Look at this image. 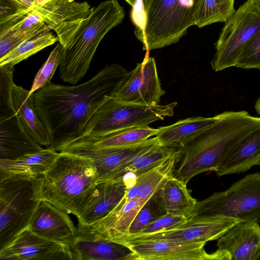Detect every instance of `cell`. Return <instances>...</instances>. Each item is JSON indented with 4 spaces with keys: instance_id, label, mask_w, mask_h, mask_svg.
Instances as JSON below:
<instances>
[{
    "instance_id": "1",
    "label": "cell",
    "mask_w": 260,
    "mask_h": 260,
    "mask_svg": "<svg viewBox=\"0 0 260 260\" xmlns=\"http://www.w3.org/2000/svg\"><path fill=\"white\" fill-rule=\"evenodd\" d=\"M128 72L121 66H106L83 83L62 85L50 83L32 93L40 119L55 151L80 137L89 120L126 80Z\"/></svg>"
},
{
    "instance_id": "2",
    "label": "cell",
    "mask_w": 260,
    "mask_h": 260,
    "mask_svg": "<svg viewBox=\"0 0 260 260\" xmlns=\"http://www.w3.org/2000/svg\"><path fill=\"white\" fill-rule=\"evenodd\" d=\"M260 127V117L247 111H225L214 124L189 138L178 149L173 176L184 184L193 177L215 171L225 155Z\"/></svg>"
},
{
    "instance_id": "3",
    "label": "cell",
    "mask_w": 260,
    "mask_h": 260,
    "mask_svg": "<svg viewBox=\"0 0 260 260\" xmlns=\"http://www.w3.org/2000/svg\"><path fill=\"white\" fill-rule=\"evenodd\" d=\"M59 152L43 175L42 199L77 216L99 181L96 168L89 158Z\"/></svg>"
},
{
    "instance_id": "4",
    "label": "cell",
    "mask_w": 260,
    "mask_h": 260,
    "mask_svg": "<svg viewBox=\"0 0 260 260\" xmlns=\"http://www.w3.org/2000/svg\"><path fill=\"white\" fill-rule=\"evenodd\" d=\"M125 11L117 0H108L91 8L69 46L59 65L61 79L76 85L88 71L96 50L106 34L123 20Z\"/></svg>"
},
{
    "instance_id": "5",
    "label": "cell",
    "mask_w": 260,
    "mask_h": 260,
    "mask_svg": "<svg viewBox=\"0 0 260 260\" xmlns=\"http://www.w3.org/2000/svg\"><path fill=\"white\" fill-rule=\"evenodd\" d=\"M43 175L0 173V249L28 228L42 200Z\"/></svg>"
},
{
    "instance_id": "6",
    "label": "cell",
    "mask_w": 260,
    "mask_h": 260,
    "mask_svg": "<svg viewBox=\"0 0 260 260\" xmlns=\"http://www.w3.org/2000/svg\"><path fill=\"white\" fill-rule=\"evenodd\" d=\"M201 0H149L143 49L151 50L176 43L196 25Z\"/></svg>"
},
{
    "instance_id": "7",
    "label": "cell",
    "mask_w": 260,
    "mask_h": 260,
    "mask_svg": "<svg viewBox=\"0 0 260 260\" xmlns=\"http://www.w3.org/2000/svg\"><path fill=\"white\" fill-rule=\"evenodd\" d=\"M226 217L242 221L260 220V173L247 175L227 189L197 202L191 216L200 220Z\"/></svg>"
},
{
    "instance_id": "8",
    "label": "cell",
    "mask_w": 260,
    "mask_h": 260,
    "mask_svg": "<svg viewBox=\"0 0 260 260\" xmlns=\"http://www.w3.org/2000/svg\"><path fill=\"white\" fill-rule=\"evenodd\" d=\"M177 105L175 102L165 105L149 106L122 102L112 97L89 120L81 136L149 126L154 121L173 116Z\"/></svg>"
},
{
    "instance_id": "9",
    "label": "cell",
    "mask_w": 260,
    "mask_h": 260,
    "mask_svg": "<svg viewBox=\"0 0 260 260\" xmlns=\"http://www.w3.org/2000/svg\"><path fill=\"white\" fill-rule=\"evenodd\" d=\"M260 29V5L247 0L225 22L210 62L215 72L235 67L242 50Z\"/></svg>"
},
{
    "instance_id": "10",
    "label": "cell",
    "mask_w": 260,
    "mask_h": 260,
    "mask_svg": "<svg viewBox=\"0 0 260 260\" xmlns=\"http://www.w3.org/2000/svg\"><path fill=\"white\" fill-rule=\"evenodd\" d=\"M237 218L222 217L200 220L187 219L183 223L161 232L145 234H127L116 242L120 244L142 241L169 240L189 243H207L218 240L237 223Z\"/></svg>"
},
{
    "instance_id": "11",
    "label": "cell",
    "mask_w": 260,
    "mask_h": 260,
    "mask_svg": "<svg viewBox=\"0 0 260 260\" xmlns=\"http://www.w3.org/2000/svg\"><path fill=\"white\" fill-rule=\"evenodd\" d=\"M133 251L135 260H232L226 251L217 249L207 253L206 243H189L169 240L125 243Z\"/></svg>"
},
{
    "instance_id": "12",
    "label": "cell",
    "mask_w": 260,
    "mask_h": 260,
    "mask_svg": "<svg viewBox=\"0 0 260 260\" xmlns=\"http://www.w3.org/2000/svg\"><path fill=\"white\" fill-rule=\"evenodd\" d=\"M1 260H74L69 244L39 236L28 228L0 249Z\"/></svg>"
},
{
    "instance_id": "13",
    "label": "cell",
    "mask_w": 260,
    "mask_h": 260,
    "mask_svg": "<svg viewBox=\"0 0 260 260\" xmlns=\"http://www.w3.org/2000/svg\"><path fill=\"white\" fill-rule=\"evenodd\" d=\"M165 93L154 58L145 56L142 62L128 72L124 82L113 97L122 102L155 106Z\"/></svg>"
},
{
    "instance_id": "14",
    "label": "cell",
    "mask_w": 260,
    "mask_h": 260,
    "mask_svg": "<svg viewBox=\"0 0 260 260\" xmlns=\"http://www.w3.org/2000/svg\"><path fill=\"white\" fill-rule=\"evenodd\" d=\"M31 8L41 14L45 24L56 32L58 42L66 48L92 8L86 2L51 0Z\"/></svg>"
},
{
    "instance_id": "15",
    "label": "cell",
    "mask_w": 260,
    "mask_h": 260,
    "mask_svg": "<svg viewBox=\"0 0 260 260\" xmlns=\"http://www.w3.org/2000/svg\"><path fill=\"white\" fill-rule=\"evenodd\" d=\"M157 138L134 145L99 148L64 147L58 152L71 153L90 158L96 168L99 181L112 180L118 169L137 155L159 144Z\"/></svg>"
},
{
    "instance_id": "16",
    "label": "cell",
    "mask_w": 260,
    "mask_h": 260,
    "mask_svg": "<svg viewBox=\"0 0 260 260\" xmlns=\"http://www.w3.org/2000/svg\"><path fill=\"white\" fill-rule=\"evenodd\" d=\"M127 187L124 177L98 181L76 216L78 227L90 225L105 217L124 198Z\"/></svg>"
},
{
    "instance_id": "17",
    "label": "cell",
    "mask_w": 260,
    "mask_h": 260,
    "mask_svg": "<svg viewBox=\"0 0 260 260\" xmlns=\"http://www.w3.org/2000/svg\"><path fill=\"white\" fill-rule=\"evenodd\" d=\"M151 200L136 198L126 202L124 197L105 217L90 225L81 228L94 238L116 242L129 234L130 225L137 213Z\"/></svg>"
},
{
    "instance_id": "18",
    "label": "cell",
    "mask_w": 260,
    "mask_h": 260,
    "mask_svg": "<svg viewBox=\"0 0 260 260\" xmlns=\"http://www.w3.org/2000/svg\"><path fill=\"white\" fill-rule=\"evenodd\" d=\"M28 228L39 236L69 245L78 233V228L68 213L44 200L41 202Z\"/></svg>"
},
{
    "instance_id": "19",
    "label": "cell",
    "mask_w": 260,
    "mask_h": 260,
    "mask_svg": "<svg viewBox=\"0 0 260 260\" xmlns=\"http://www.w3.org/2000/svg\"><path fill=\"white\" fill-rule=\"evenodd\" d=\"M217 246L228 252L232 259L260 260L258 220L237 223L217 240Z\"/></svg>"
},
{
    "instance_id": "20",
    "label": "cell",
    "mask_w": 260,
    "mask_h": 260,
    "mask_svg": "<svg viewBox=\"0 0 260 260\" xmlns=\"http://www.w3.org/2000/svg\"><path fill=\"white\" fill-rule=\"evenodd\" d=\"M74 260H135L134 253L124 244L94 238L83 228L70 245Z\"/></svg>"
},
{
    "instance_id": "21",
    "label": "cell",
    "mask_w": 260,
    "mask_h": 260,
    "mask_svg": "<svg viewBox=\"0 0 260 260\" xmlns=\"http://www.w3.org/2000/svg\"><path fill=\"white\" fill-rule=\"evenodd\" d=\"M43 149L26 132L17 114L0 118V159H14Z\"/></svg>"
},
{
    "instance_id": "22",
    "label": "cell",
    "mask_w": 260,
    "mask_h": 260,
    "mask_svg": "<svg viewBox=\"0 0 260 260\" xmlns=\"http://www.w3.org/2000/svg\"><path fill=\"white\" fill-rule=\"evenodd\" d=\"M158 128L149 126L134 127L103 134L83 135L60 147L99 148L131 145L142 142L156 136Z\"/></svg>"
},
{
    "instance_id": "23",
    "label": "cell",
    "mask_w": 260,
    "mask_h": 260,
    "mask_svg": "<svg viewBox=\"0 0 260 260\" xmlns=\"http://www.w3.org/2000/svg\"><path fill=\"white\" fill-rule=\"evenodd\" d=\"M260 166V127L235 146L215 171L218 177L246 172Z\"/></svg>"
},
{
    "instance_id": "24",
    "label": "cell",
    "mask_w": 260,
    "mask_h": 260,
    "mask_svg": "<svg viewBox=\"0 0 260 260\" xmlns=\"http://www.w3.org/2000/svg\"><path fill=\"white\" fill-rule=\"evenodd\" d=\"M13 102L18 118L26 132L41 146L49 147L51 141L46 126L39 117L32 94L15 83Z\"/></svg>"
},
{
    "instance_id": "25",
    "label": "cell",
    "mask_w": 260,
    "mask_h": 260,
    "mask_svg": "<svg viewBox=\"0 0 260 260\" xmlns=\"http://www.w3.org/2000/svg\"><path fill=\"white\" fill-rule=\"evenodd\" d=\"M154 198L165 214L187 219L191 216L198 202L191 196L186 184L173 176L167 180Z\"/></svg>"
},
{
    "instance_id": "26",
    "label": "cell",
    "mask_w": 260,
    "mask_h": 260,
    "mask_svg": "<svg viewBox=\"0 0 260 260\" xmlns=\"http://www.w3.org/2000/svg\"><path fill=\"white\" fill-rule=\"evenodd\" d=\"M221 117V113L211 117L197 116L179 120L159 128L155 136L161 146L180 147L189 138L211 126Z\"/></svg>"
},
{
    "instance_id": "27",
    "label": "cell",
    "mask_w": 260,
    "mask_h": 260,
    "mask_svg": "<svg viewBox=\"0 0 260 260\" xmlns=\"http://www.w3.org/2000/svg\"><path fill=\"white\" fill-rule=\"evenodd\" d=\"M59 153L49 147L14 159H0V173L42 175L51 167Z\"/></svg>"
},
{
    "instance_id": "28",
    "label": "cell",
    "mask_w": 260,
    "mask_h": 260,
    "mask_svg": "<svg viewBox=\"0 0 260 260\" xmlns=\"http://www.w3.org/2000/svg\"><path fill=\"white\" fill-rule=\"evenodd\" d=\"M51 30L45 24L38 31L1 58L0 67H14L22 60L58 41V37L53 34Z\"/></svg>"
},
{
    "instance_id": "29",
    "label": "cell",
    "mask_w": 260,
    "mask_h": 260,
    "mask_svg": "<svg viewBox=\"0 0 260 260\" xmlns=\"http://www.w3.org/2000/svg\"><path fill=\"white\" fill-rule=\"evenodd\" d=\"M178 151L170 158L136 176L134 184L139 190L138 198L152 199L167 180L173 176Z\"/></svg>"
},
{
    "instance_id": "30",
    "label": "cell",
    "mask_w": 260,
    "mask_h": 260,
    "mask_svg": "<svg viewBox=\"0 0 260 260\" xmlns=\"http://www.w3.org/2000/svg\"><path fill=\"white\" fill-rule=\"evenodd\" d=\"M173 147L161 146L159 143L143 151L121 166L113 180L124 177L127 173L136 176L159 165L175 154Z\"/></svg>"
},
{
    "instance_id": "31",
    "label": "cell",
    "mask_w": 260,
    "mask_h": 260,
    "mask_svg": "<svg viewBox=\"0 0 260 260\" xmlns=\"http://www.w3.org/2000/svg\"><path fill=\"white\" fill-rule=\"evenodd\" d=\"M235 0H201L196 15L198 27L225 22L235 11Z\"/></svg>"
},
{
    "instance_id": "32",
    "label": "cell",
    "mask_w": 260,
    "mask_h": 260,
    "mask_svg": "<svg viewBox=\"0 0 260 260\" xmlns=\"http://www.w3.org/2000/svg\"><path fill=\"white\" fill-rule=\"evenodd\" d=\"M14 71V67H0V118L17 114L13 102Z\"/></svg>"
},
{
    "instance_id": "33",
    "label": "cell",
    "mask_w": 260,
    "mask_h": 260,
    "mask_svg": "<svg viewBox=\"0 0 260 260\" xmlns=\"http://www.w3.org/2000/svg\"><path fill=\"white\" fill-rule=\"evenodd\" d=\"M63 52V47L59 42L37 73L29 90V94H32L38 89L50 83L57 68L60 65Z\"/></svg>"
},
{
    "instance_id": "34",
    "label": "cell",
    "mask_w": 260,
    "mask_h": 260,
    "mask_svg": "<svg viewBox=\"0 0 260 260\" xmlns=\"http://www.w3.org/2000/svg\"><path fill=\"white\" fill-rule=\"evenodd\" d=\"M235 67L260 70V29L244 47Z\"/></svg>"
},
{
    "instance_id": "35",
    "label": "cell",
    "mask_w": 260,
    "mask_h": 260,
    "mask_svg": "<svg viewBox=\"0 0 260 260\" xmlns=\"http://www.w3.org/2000/svg\"><path fill=\"white\" fill-rule=\"evenodd\" d=\"M131 7V19L135 26V35L143 44L149 0H124Z\"/></svg>"
},
{
    "instance_id": "36",
    "label": "cell",
    "mask_w": 260,
    "mask_h": 260,
    "mask_svg": "<svg viewBox=\"0 0 260 260\" xmlns=\"http://www.w3.org/2000/svg\"><path fill=\"white\" fill-rule=\"evenodd\" d=\"M187 219L182 216L164 214L147 225L138 233L135 234L145 235L167 230L183 223Z\"/></svg>"
},
{
    "instance_id": "37",
    "label": "cell",
    "mask_w": 260,
    "mask_h": 260,
    "mask_svg": "<svg viewBox=\"0 0 260 260\" xmlns=\"http://www.w3.org/2000/svg\"><path fill=\"white\" fill-rule=\"evenodd\" d=\"M151 200L146 203L137 213L130 225L128 234L138 233L147 225L158 217L151 209L150 205Z\"/></svg>"
},
{
    "instance_id": "38",
    "label": "cell",
    "mask_w": 260,
    "mask_h": 260,
    "mask_svg": "<svg viewBox=\"0 0 260 260\" xmlns=\"http://www.w3.org/2000/svg\"><path fill=\"white\" fill-rule=\"evenodd\" d=\"M7 2L12 6L13 11L26 10L30 9L32 6V0H1Z\"/></svg>"
},
{
    "instance_id": "39",
    "label": "cell",
    "mask_w": 260,
    "mask_h": 260,
    "mask_svg": "<svg viewBox=\"0 0 260 260\" xmlns=\"http://www.w3.org/2000/svg\"><path fill=\"white\" fill-rule=\"evenodd\" d=\"M51 0H34L32 6H41L45 3ZM75 1V0H74Z\"/></svg>"
},
{
    "instance_id": "40",
    "label": "cell",
    "mask_w": 260,
    "mask_h": 260,
    "mask_svg": "<svg viewBox=\"0 0 260 260\" xmlns=\"http://www.w3.org/2000/svg\"><path fill=\"white\" fill-rule=\"evenodd\" d=\"M255 110L256 113L260 115V96L258 98L254 105Z\"/></svg>"
},
{
    "instance_id": "41",
    "label": "cell",
    "mask_w": 260,
    "mask_h": 260,
    "mask_svg": "<svg viewBox=\"0 0 260 260\" xmlns=\"http://www.w3.org/2000/svg\"><path fill=\"white\" fill-rule=\"evenodd\" d=\"M255 2H256L258 5H260V0H253Z\"/></svg>"
},
{
    "instance_id": "42",
    "label": "cell",
    "mask_w": 260,
    "mask_h": 260,
    "mask_svg": "<svg viewBox=\"0 0 260 260\" xmlns=\"http://www.w3.org/2000/svg\"><path fill=\"white\" fill-rule=\"evenodd\" d=\"M32 1H33V2H34V0H32Z\"/></svg>"
}]
</instances>
